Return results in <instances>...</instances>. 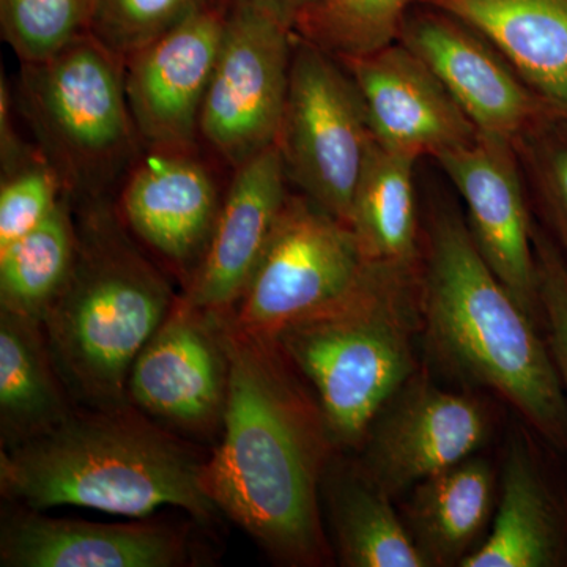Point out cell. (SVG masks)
<instances>
[{
    "mask_svg": "<svg viewBox=\"0 0 567 567\" xmlns=\"http://www.w3.org/2000/svg\"><path fill=\"white\" fill-rule=\"evenodd\" d=\"M226 339L229 393L205 487L218 511L276 561L322 565L319 495L334 447L322 413L275 342L241 333L227 316Z\"/></svg>",
    "mask_w": 567,
    "mask_h": 567,
    "instance_id": "6da1fadb",
    "label": "cell"
},
{
    "mask_svg": "<svg viewBox=\"0 0 567 567\" xmlns=\"http://www.w3.org/2000/svg\"><path fill=\"white\" fill-rule=\"evenodd\" d=\"M193 447L132 404L73 410L43 434L0 451L3 498L25 509L78 506L133 518L162 507L210 520L218 507Z\"/></svg>",
    "mask_w": 567,
    "mask_h": 567,
    "instance_id": "7a4b0ae2",
    "label": "cell"
},
{
    "mask_svg": "<svg viewBox=\"0 0 567 567\" xmlns=\"http://www.w3.org/2000/svg\"><path fill=\"white\" fill-rule=\"evenodd\" d=\"M421 279L423 333L439 363L502 394L544 439L567 451V398L547 339L456 213L432 218Z\"/></svg>",
    "mask_w": 567,
    "mask_h": 567,
    "instance_id": "3957f363",
    "label": "cell"
},
{
    "mask_svg": "<svg viewBox=\"0 0 567 567\" xmlns=\"http://www.w3.org/2000/svg\"><path fill=\"white\" fill-rule=\"evenodd\" d=\"M76 203V264L41 327L71 398L91 409H114L130 404L134 360L177 295L110 196Z\"/></svg>",
    "mask_w": 567,
    "mask_h": 567,
    "instance_id": "277c9868",
    "label": "cell"
},
{
    "mask_svg": "<svg viewBox=\"0 0 567 567\" xmlns=\"http://www.w3.org/2000/svg\"><path fill=\"white\" fill-rule=\"evenodd\" d=\"M423 279L372 264L338 303L284 330L275 344L311 383L334 447L361 446L372 421L416 374Z\"/></svg>",
    "mask_w": 567,
    "mask_h": 567,
    "instance_id": "5b68a950",
    "label": "cell"
},
{
    "mask_svg": "<svg viewBox=\"0 0 567 567\" xmlns=\"http://www.w3.org/2000/svg\"><path fill=\"white\" fill-rule=\"evenodd\" d=\"M14 103L71 199L110 196L141 155L123 61L93 35L21 63Z\"/></svg>",
    "mask_w": 567,
    "mask_h": 567,
    "instance_id": "8992f818",
    "label": "cell"
},
{
    "mask_svg": "<svg viewBox=\"0 0 567 567\" xmlns=\"http://www.w3.org/2000/svg\"><path fill=\"white\" fill-rule=\"evenodd\" d=\"M374 142L363 99L344 66L297 37L276 141L289 181L312 203L349 224Z\"/></svg>",
    "mask_w": 567,
    "mask_h": 567,
    "instance_id": "52a82bcc",
    "label": "cell"
},
{
    "mask_svg": "<svg viewBox=\"0 0 567 567\" xmlns=\"http://www.w3.org/2000/svg\"><path fill=\"white\" fill-rule=\"evenodd\" d=\"M371 265L349 224L305 194H290L244 297L227 319L241 333L274 342L287 328L352 292Z\"/></svg>",
    "mask_w": 567,
    "mask_h": 567,
    "instance_id": "ba28073f",
    "label": "cell"
},
{
    "mask_svg": "<svg viewBox=\"0 0 567 567\" xmlns=\"http://www.w3.org/2000/svg\"><path fill=\"white\" fill-rule=\"evenodd\" d=\"M295 41L292 29L275 18L229 10L200 111L199 140L233 171L278 141Z\"/></svg>",
    "mask_w": 567,
    "mask_h": 567,
    "instance_id": "9c48e42d",
    "label": "cell"
},
{
    "mask_svg": "<svg viewBox=\"0 0 567 567\" xmlns=\"http://www.w3.org/2000/svg\"><path fill=\"white\" fill-rule=\"evenodd\" d=\"M229 379L226 315L197 308L177 295L134 360L126 395L163 427L210 434L221 431Z\"/></svg>",
    "mask_w": 567,
    "mask_h": 567,
    "instance_id": "30bf717a",
    "label": "cell"
},
{
    "mask_svg": "<svg viewBox=\"0 0 567 567\" xmlns=\"http://www.w3.org/2000/svg\"><path fill=\"white\" fill-rule=\"evenodd\" d=\"M488 429L481 402L416 372L372 421L361 443V470L393 498L472 457Z\"/></svg>",
    "mask_w": 567,
    "mask_h": 567,
    "instance_id": "8fae6325",
    "label": "cell"
},
{
    "mask_svg": "<svg viewBox=\"0 0 567 567\" xmlns=\"http://www.w3.org/2000/svg\"><path fill=\"white\" fill-rule=\"evenodd\" d=\"M229 3L210 0L123 62L142 145L197 148L200 111L226 32Z\"/></svg>",
    "mask_w": 567,
    "mask_h": 567,
    "instance_id": "7c38bea8",
    "label": "cell"
},
{
    "mask_svg": "<svg viewBox=\"0 0 567 567\" xmlns=\"http://www.w3.org/2000/svg\"><path fill=\"white\" fill-rule=\"evenodd\" d=\"M224 194L197 148H142L115 203L130 233L183 282L210 241Z\"/></svg>",
    "mask_w": 567,
    "mask_h": 567,
    "instance_id": "4fadbf2b",
    "label": "cell"
},
{
    "mask_svg": "<svg viewBox=\"0 0 567 567\" xmlns=\"http://www.w3.org/2000/svg\"><path fill=\"white\" fill-rule=\"evenodd\" d=\"M436 159L464 197L484 259L517 303L543 322L532 223L511 141L480 133Z\"/></svg>",
    "mask_w": 567,
    "mask_h": 567,
    "instance_id": "5bb4252c",
    "label": "cell"
},
{
    "mask_svg": "<svg viewBox=\"0 0 567 567\" xmlns=\"http://www.w3.org/2000/svg\"><path fill=\"white\" fill-rule=\"evenodd\" d=\"M338 61L357 84L383 147L436 158L480 134L431 66L405 44Z\"/></svg>",
    "mask_w": 567,
    "mask_h": 567,
    "instance_id": "9a60e30c",
    "label": "cell"
},
{
    "mask_svg": "<svg viewBox=\"0 0 567 567\" xmlns=\"http://www.w3.org/2000/svg\"><path fill=\"white\" fill-rule=\"evenodd\" d=\"M278 145L235 167L210 241L183 297L207 311L229 316L244 297L289 199Z\"/></svg>",
    "mask_w": 567,
    "mask_h": 567,
    "instance_id": "2e32d148",
    "label": "cell"
},
{
    "mask_svg": "<svg viewBox=\"0 0 567 567\" xmlns=\"http://www.w3.org/2000/svg\"><path fill=\"white\" fill-rule=\"evenodd\" d=\"M399 35L431 66L477 132L513 142L559 117L491 48L456 22L429 14L404 21Z\"/></svg>",
    "mask_w": 567,
    "mask_h": 567,
    "instance_id": "e0dca14e",
    "label": "cell"
},
{
    "mask_svg": "<svg viewBox=\"0 0 567 567\" xmlns=\"http://www.w3.org/2000/svg\"><path fill=\"white\" fill-rule=\"evenodd\" d=\"M185 539L162 525H111L44 516L18 506L2 520L6 567H174L188 559Z\"/></svg>",
    "mask_w": 567,
    "mask_h": 567,
    "instance_id": "ac0fdd59",
    "label": "cell"
},
{
    "mask_svg": "<svg viewBox=\"0 0 567 567\" xmlns=\"http://www.w3.org/2000/svg\"><path fill=\"white\" fill-rule=\"evenodd\" d=\"M472 25L559 117L567 118V0H421Z\"/></svg>",
    "mask_w": 567,
    "mask_h": 567,
    "instance_id": "d6986e66",
    "label": "cell"
},
{
    "mask_svg": "<svg viewBox=\"0 0 567 567\" xmlns=\"http://www.w3.org/2000/svg\"><path fill=\"white\" fill-rule=\"evenodd\" d=\"M566 559L567 527L557 498L528 451L511 446L494 527L461 567H554Z\"/></svg>",
    "mask_w": 567,
    "mask_h": 567,
    "instance_id": "ffe728a7",
    "label": "cell"
},
{
    "mask_svg": "<svg viewBox=\"0 0 567 567\" xmlns=\"http://www.w3.org/2000/svg\"><path fill=\"white\" fill-rule=\"evenodd\" d=\"M495 503V473L468 457L421 481L405 506V525L431 566H462L486 532Z\"/></svg>",
    "mask_w": 567,
    "mask_h": 567,
    "instance_id": "44dd1931",
    "label": "cell"
},
{
    "mask_svg": "<svg viewBox=\"0 0 567 567\" xmlns=\"http://www.w3.org/2000/svg\"><path fill=\"white\" fill-rule=\"evenodd\" d=\"M40 320L0 309V439L18 445L73 412Z\"/></svg>",
    "mask_w": 567,
    "mask_h": 567,
    "instance_id": "7402d4cb",
    "label": "cell"
},
{
    "mask_svg": "<svg viewBox=\"0 0 567 567\" xmlns=\"http://www.w3.org/2000/svg\"><path fill=\"white\" fill-rule=\"evenodd\" d=\"M416 158L374 142L354 192L349 226L365 259L391 267H416Z\"/></svg>",
    "mask_w": 567,
    "mask_h": 567,
    "instance_id": "603a6c76",
    "label": "cell"
},
{
    "mask_svg": "<svg viewBox=\"0 0 567 567\" xmlns=\"http://www.w3.org/2000/svg\"><path fill=\"white\" fill-rule=\"evenodd\" d=\"M328 506L339 558L349 567H429L391 496L363 470L328 477Z\"/></svg>",
    "mask_w": 567,
    "mask_h": 567,
    "instance_id": "cb8c5ba5",
    "label": "cell"
},
{
    "mask_svg": "<svg viewBox=\"0 0 567 567\" xmlns=\"http://www.w3.org/2000/svg\"><path fill=\"white\" fill-rule=\"evenodd\" d=\"M78 246L76 215L66 194L40 226L0 249V309L41 322L69 281Z\"/></svg>",
    "mask_w": 567,
    "mask_h": 567,
    "instance_id": "d4e9b609",
    "label": "cell"
},
{
    "mask_svg": "<svg viewBox=\"0 0 567 567\" xmlns=\"http://www.w3.org/2000/svg\"><path fill=\"white\" fill-rule=\"evenodd\" d=\"M412 0H311L293 33L336 59L369 54L393 44Z\"/></svg>",
    "mask_w": 567,
    "mask_h": 567,
    "instance_id": "484cf974",
    "label": "cell"
},
{
    "mask_svg": "<svg viewBox=\"0 0 567 567\" xmlns=\"http://www.w3.org/2000/svg\"><path fill=\"white\" fill-rule=\"evenodd\" d=\"M99 0H0L3 41L20 63L48 61L92 35Z\"/></svg>",
    "mask_w": 567,
    "mask_h": 567,
    "instance_id": "4316f807",
    "label": "cell"
},
{
    "mask_svg": "<svg viewBox=\"0 0 567 567\" xmlns=\"http://www.w3.org/2000/svg\"><path fill=\"white\" fill-rule=\"evenodd\" d=\"M210 0H99L92 35L118 59L169 32Z\"/></svg>",
    "mask_w": 567,
    "mask_h": 567,
    "instance_id": "83f0119b",
    "label": "cell"
},
{
    "mask_svg": "<svg viewBox=\"0 0 567 567\" xmlns=\"http://www.w3.org/2000/svg\"><path fill=\"white\" fill-rule=\"evenodd\" d=\"M65 183L43 153L2 174L0 249L40 226L66 196Z\"/></svg>",
    "mask_w": 567,
    "mask_h": 567,
    "instance_id": "f1b7e54d",
    "label": "cell"
},
{
    "mask_svg": "<svg viewBox=\"0 0 567 567\" xmlns=\"http://www.w3.org/2000/svg\"><path fill=\"white\" fill-rule=\"evenodd\" d=\"M533 246L547 344L567 398V262L557 245L543 233L533 230Z\"/></svg>",
    "mask_w": 567,
    "mask_h": 567,
    "instance_id": "f546056e",
    "label": "cell"
},
{
    "mask_svg": "<svg viewBox=\"0 0 567 567\" xmlns=\"http://www.w3.org/2000/svg\"><path fill=\"white\" fill-rule=\"evenodd\" d=\"M540 175L548 207L567 246V140H559L547 148Z\"/></svg>",
    "mask_w": 567,
    "mask_h": 567,
    "instance_id": "4dcf8cb0",
    "label": "cell"
},
{
    "mask_svg": "<svg viewBox=\"0 0 567 567\" xmlns=\"http://www.w3.org/2000/svg\"><path fill=\"white\" fill-rule=\"evenodd\" d=\"M226 2L229 3L230 9L259 11L289 25L293 31V22L309 0H226Z\"/></svg>",
    "mask_w": 567,
    "mask_h": 567,
    "instance_id": "1f68e13d",
    "label": "cell"
},
{
    "mask_svg": "<svg viewBox=\"0 0 567 567\" xmlns=\"http://www.w3.org/2000/svg\"><path fill=\"white\" fill-rule=\"evenodd\" d=\"M309 2H311V0H309ZM309 2H308V3H309ZM308 3H306V6H308Z\"/></svg>",
    "mask_w": 567,
    "mask_h": 567,
    "instance_id": "d6a6232c",
    "label": "cell"
}]
</instances>
